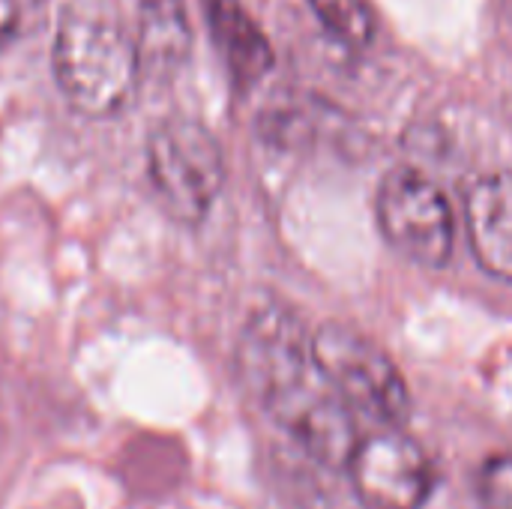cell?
I'll return each mask as SVG.
<instances>
[{
    "mask_svg": "<svg viewBox=\"0 0 512 509\" xmlns=\"http://www.w3.org/2000/svg\"><path fill=\"white\" fill-rule=\"evenodd\" d=\"M312 360L333 393L378 423L402 426L411 417L408 384L393 357L351 324L330 321L312 336Z\"/></svg>",
    "mask_w": 512,
    "mask_h": 509,
    "instance_id": "3",
    "label": "cell"
},
{
    "mask_svg": "<svg viewBox=\"0 0 512 509\" xmlns=\"http://www.w3.org/2000/svg\"><path fill=\"white\" fill-rule=\"evenodd\" d=\"M273 423L324 468H348L360 438L351 408L333 393L318 369L273 390L264 402Z\"/></svg>",
    "mask_w": 512,
    "mask_h": 509,
    "instance_id": "5",
    "label": "cell"
},
{
    "mask_svg": "<svg viewBox=\"0 0 512 509\" xmlns=\"http://www.w3.org/2000/svg\"><path fill=\"white\" fill-rule=\"evenodd\" d=\"M210 33L240 90L255 87L273 69V45L240 0H201Z\"/></svg>",
    "mask_w": 512,
    "mask_h": 509,
    "instance_id": "9",
    "label": "cell"
},
{
    "mask_svg": "<svg viewBox=\"0 0 512 509\" xmlns=\"http://www.w3.org/2000/svg\"><path fill=\"white\" fill-rule=\"evenodd\" d=\"M147 171L165 213L180 225H201L225 186L216 135L189 117L156 123L147 138Z\"/></svg>",
    "mask_w": 512,
    "mask_h": 509,
    "instance_id": "2",
    "label": "cell"
},
{
    "mask_svg": "<svg viewBox=\"0 0 512 509\" xmlns=\"http://www.w3.org/2000/svg\"><path fill=\"white\" fill-rule=\"evenodd\" d=\"M237 369L258 402L315 369L312 339L306 336L300 318L279 303L258 309L240 333Z\"/></svg>",
    "mask_w": 512,
    "mask_h": 509,
    "instance_id": "7",
    "label": "cell"
},
{
    "mask_svg": "<svg viewBox=\"0 0 512 509\" xmlns=\"http://www.w3.org/2000/svg\"><path fill=\"white\" fill-rule=\"evenodd\" d=\"M378 225L408 261L438 270L453 258L456 216L441 186L417 168H393L378 189Z\"/></svg>",
    "mask_w": 512,
    "mask_h": 509,
    "instance_id": "4",
    "label": "cell"
},
{
    "mask_svg": "<svg viewBox=\"0 0 512 509\" xmlns=\"http://www.w3.org/2000/svg\"><path fill=\"white\" fill-rule=\"evenodd\" d=\"M21 12L24 0H0V39L12 36L21 27Z\"/></svg>",
    "mask_w": 512,
    "mask_h": 509,
    "instance_id": "13",
    "label": "cell"
},
{
    "mask_svg": "<svg viewBox=\"0 0 512 509\" xmlns=\"http://www.w3.org/2000/svg\"><path fill=\"white\" fill-rule=\"evenodd\" d=\"M51 63L63 99L96 120L120 114L141 81L135 39L108 15L66 12L54 33Z\"/></svg>",
    "mask_w": 512,
    "mask_h": 509,
    "instance_id": "1",
    "label": "cell"
},
{
    "mask_svg": "<svg viewBox=\"0 0 512 509\" xmlns=\"http://www.w3.org/2000/svg\"><path fill=\"white\" fill-rule=\"evenodd\" d=\"M324 27L345 45L363 48L375 39L378 18L369 0H309Z\"/></svg>",
    "mask_w": 512,
    "mask_h": 509,
    "instance_id": "11",
    "label": "cell"
},
{
    "mask_svg": "<svg viewBox=\"0 0 512 509\" xmlns=\"http://www.w3.org/2000/svg\"><path fill=\"white\" fill-rule=\"evenodd\" d=\"M135 51L141 75H171L192 51L186 0H135Z\"/></svg>",
    "mask_w": 512,
    "mask_h": 509,
    "instance_id": "10",
    "label": "cell"
},
{
    "mask_svg": "<svg viewBox=\"0 0 512 509\" xmlns=\"http://www.w3.org/2000/svg\"><path fill=\"white\" fill-rule=\"evenodd\" d=\"M468 243L480 267L512 285V171H495L468 186Z\"/></svg>",
    "mask_w": 512,
    "mask_h": 509,
    "instance_id": "8",
    "label": "cell"
},
{
    "mask_svg": "<svg viewBox=\"0 0 512 509\" xmlns=\"http://www.w3.org/2000/svg\"><path fill=\"white\" fill-rule=\"evenodd\" d=\"M480 498L486 509H512V456H492L483 465Z\"/></svg>",
    "mask_w": 512,
    "mask_h": 509,
    "instance_id": "12",
    "label": "cell"
},
{
    "mask_svg": "<svg viewBox=\"0 0 512 509\" xmlns=\"http://www.w3.org/2000/svg\"><path fill=\"white\" fill-rule=\"evenodd\" d=\"M348 474L366 509H423L435 492V468L426 450L402 432L363 438Z\"/></svg>",
    "mask_w": 512,
    "mask_h": 509,
    "instance_id": "6",
    "label": "cell"
}]
</instances>
